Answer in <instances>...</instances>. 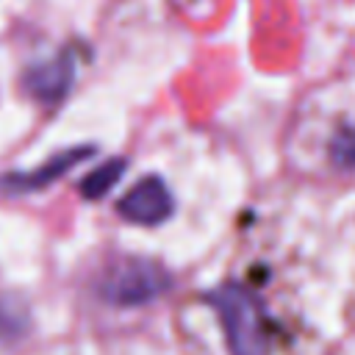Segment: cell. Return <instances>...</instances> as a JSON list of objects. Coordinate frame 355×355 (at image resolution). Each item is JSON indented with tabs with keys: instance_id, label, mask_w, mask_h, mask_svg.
Instances as JSON below:
<instances>
[{
	"instance_id": "cell-1",
	"label": "cell",
	"mask_w": 355,
	"mask_h": 355,
	"mask_svg": "<svg viewBox=\"0 0 355 355\" xmlns=\"http://www.w3.org/2000/svg\"><path fill=\"white\" fill-rule=\"evenodd\" d=\"M286 153L305 178L355 189V64L305 92Z\"/></svg>"
},
{
	"instance_id": "cell-2",
	"label": "cell",
	"mask_w": 355,
	"mask_h": 355,
	"mask_svg": "<svg viewBox=\"0 0 355 355\" xmlns=\"http://www.w3.org/2000/svg\"><path fill=\"white\" fill-rule=\"evenodd\" d=\"M172 277L169 272L150 261V258H119L108 266V272L100 280V294L105 302L119 305V308H133V305H147L158 300L169 288Z\"/></svg>"
},
{
	"instance_id": "cell-3",
	"label": "cell",
	"mask_w": 355,
	"mask_h": 355,
	"mask_svg": "<svg viewBox=\"0 0 355 355\" xmlns=\"http://www.w3.org/2000/svg\"><path fill=\"white\" fill-rule=\"evenodd\" d=\"M119 214L128 219V222H136V225H161L164 219L172 216L175 211V200L166 189V183L155 175L150 178H141L119 202H116Z\"/></svg>"
},
{
	"instance_id": "cell-4",
	"label": "cell",
	"mask_w": 355,
	"mask_h": 355,
	"mask_svg": "<svg viewBox=\"0 0 355 355\" xmlns=\"http://www.w3.org/2000/svg\"><path fill=\"white\" fill-rule=\"evenodd\" d=\"M72 78H75L72 55L61 53V55H55L50 61H42V64L31 67L22 75V86H25V92L31 97H36L42 103H58L69 92Z\"/></svg>"
},
{
	"instance_id": "cell-5",
	"label": "cell",
	"mask_w": 355,
	"mask_h": 355,
	"mask_svg": "<svg viewBox=\"0 0 355 355\" xmlns=\"http://www.w3.org/2000/svg\"><path fill=\"white\" fill-rule=\"evenodd\" d=\"M94 153V147H89V144H80V147H72V150H64V153H58V155H53L47 164H42L36 172H31V175H6L3 180H0V186H3V191H36V189H44L47 183H53L55 178H61L67 169H72L78 161H83V158H89Z\"/></svg>"
},
{
	"instance_id": "cell-6",
	"label": "cell",
	"mask_w": 355,
	"mask_h": 355,
	"mask_svg": "<svg viewBox=\"0 0 355 355\" xmlns=\"http://www.w3.org/2000/svg\"><path fill=\"white\" fill-rule=\"evenodd\" d=\"M28 330H31V313L25 300L14 294H3L0 297V347H11L22 341Z\"/></svg>"
},
{
	"instance_id": "cell-7",
	"label": "cell",
	"mask_w": 355,
	"mask_h": 355,
	"mask_svg": "<svg viewBox=\"0 0 355 355\" xmlns=\"http://www.w3.org/2000/svg\"><path fill=\"white\" fill-rule=\"evenodd\" d=\"M125 172V158H111L105 164H100L97 169H92L83 180H80V194L89 197V200H100L103 194H108L116 180L122 178Z\"/></svg>"
}]
</instances>
